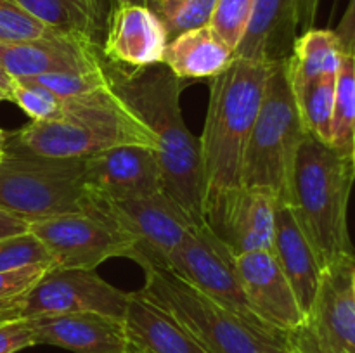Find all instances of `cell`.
<instances>
[{"instance_id": "obj_1", "label": "cell", "mask_w": 355, "mask_h": 353, "mask_svg": "<svg viewBox=\"0 0 355 353\" xmlns=\"http://www.w3.org/2000/svg\"><path fill=\"white\" fill-rule=\"evenodd\" d=\"M103 69L111 90L148 125L158 141L156 154L163 173V190L191 224L205 227L200 138L187 130L180 111L184 80L163 62L125 68L103 59Z\"/></svg>"}, {"instance_id": "obj_2", "label": "cell", "mask_w": 355, "mask_h": 353, "mask_svg": "<svg viewBox=\"0 0 355 353\" xmlns=\"http://www.w3.org/2000/svg\"><path fill=\"white\" fill-rule=\"evenodd\" d=\"M354 182V154L305 135L295 159L288 206L311 242L322 272L355 260L347 218Z\"/></svg>"}, {"instance_id": "obj_3", "label": "cell", "mask_w": 355, "mask_h": 353, "mask_svg": "<svg viewBox=\"0 0 355 353\" xmlns=\"http://www.w3.org/2000/svg\"><path fill=\"white\" fill-rule=\"evenodd\" d=\"M272 68L234 59L224 73L210 78V102L200 138L205 203L243 187V158Z\"/></svg>"}, {"instance_id": "obj_4", "label": "cell", "mask_w": 355, "mask_h": 353, "mask_svg": "<svg viewBox=\"0 0 355 353\" xmlns=\"http://www.w3.org/2000/svg\"><path fill=\"white\" fill-rule=\"evenodd\" d=\"M64 100V113L54 121H31L9 134L19 147L45 158L85 159L116 145L158 149L148 125L111 87Z\"/></svg>"}, {"instance_id": "obj_5", "label": "cell", "mask_w": 355, "mask_h": 353, "mask_svg": "<svg viewBox=\"0 0 355 353\" xmlns=\"http://www.w3.org/2000/svg\"><path fill=\"white\" fill-rule=\"evenodd\" d=\"M142 293L168 311L208 353H291L293 334L248 320L166 266H148Z\"/></svg>"}, {"instance_id": "obj_6", "label": "cell", "mask_w": 355, "mask_h": 353, "mask_svg": "<svg viewBox=\"0 0 355 353\" xmlns=\"http://www.w3.org/2000/svg\"><path fill=\"white\" fill-rule=\"evenodd\" d=\"M305 135L286 59L274 64L267 80L243 158V187L269 194L277 204H290L295 159Z\"/></svg>"}, {"instance_id": "obj_7", "label": "cell", "mask_w": 355, "mask_h": 353, "mask_svg": "<svg viewBox=\"0 0 355 353\" xmlns=\"http://www.w3.org/2000/svg\"><path fill=\"white\" fill-rule=\"evenodd\" d=\"M85 159L45 158L7 138L0 154V210L26 221L85 213Z\"/></svg>"}, {"instance_id": "obj_8", "label": "cell", "mask_w": 355, "mask_h": 353, "mask_svg": "<svg viewBox=\"0 0 355 353\" xmlns=\"http://www.w3.org/2000/svg\"><path fill=\"white\" fill-rule=\"evenodd\" d=\"M85 213L103 218L130 235L137 248L135 262L142 270L165 266L170 255L196 227L165 190L139 197H106L89 190Z\"/></svg>"}, {"instance_id": "obj_9", "label": "cell", "mask_w": 355, "mask_h": 353, "mask_svg": "<svg viewBox=\"0 0 355 353\" xmlns=\"http://www.w3.org/2000/svg\"><path fill=\"white\" fill-rule=\"evenodd\" d=\"M55 266L96 270L110 258L137 260L135 241L110 221L89 213H69L30 221Z\"/></svg>"}, {"instance_id": "obj_10", "label": "cell", "mask_w": 355, "mask_h": 353, "mask_svg": "<svg viewBox=\"0 0 355 353\" xmlns=\"http://www.w3.org/2000/svg\"><path fill=\"white\" fill-rule=\"evenodd\" d=\"M165 266L234 314L262 324L239 282L236 256L207 227H193Z\"/></svg>"}, {"instance_id": "obj_11", "label": "cell", "mask_w": 355, "mask_h": 353, "mask_svg": "<svg viewBox=\"0 0 355 353\" xmlns=\"http://www.w3.org/2000/svg\"><path fill=\"white\" fill-rule=\"evenodd\" d=\"M130 293L111 286L96 270L52 266L28 296L23 318L99 314L123 320Z\"/></svg>"}, {"instance_id": "obj_12", "label": "cell", "mask_w": 355, "mask_h": 353, "mask_svg": "<svg viewBox=\"0 0 355 353\" xmlns=\"http://www.w3.org/2000/svg\"><path fill=\"white\" fill-rule=\"evenodd\" d=\"M276 206L274 197L260 190H225L205 203V227L234 256L272 249Z\"/></svg>"}, {"instance_id": "obj_13", "label": "cell", "mask_w": 355, "mask_h": 353, "mask_svg": "<svg viewBox=\"0 0 355 353\" xmlns=\"http://www.w3.org/2000/svg\"><path fill=\"white\" fill-rule=\"evenodd\" d=\"M354 263L350 260L322 272L318 296L305 325L293 334L295 343L315 353H355Z\"/></svg>"}, {"instance_id": "obj_14", "label": "cell", "mask_w": 355, "mask_h": 353, "mask_svg": "<svg viewBox=\"0 0 355 353\" xmlns=\"http://www.w3.org/2000/svg\"><path fill=\"white\" fill-rule=\"evenodd\" d=\"M236 270L246 300L262 324L286 334L304 327L307 317L272 249L236 256Z\"/></svg>"}, {"instance_id": "obj_15", "label": "cell", "mask_w": 355, "mask_h": 353, "mask_svg": "<svg viewBox=\"0 0 355 353\" xmlns=\"http://www.w3.org/2000/svg\"><path fill=\"white\" fill-rule=\"evenodd\" d=\"M0 66L14 80L97 71L101 69V45L64 33L26 42H0Z\"/></svg>"}, {"instance_id": "obj_16", "label": "cell", "mask_w": 355, "mask_h": 353, "mask_svg": "<svg viewBox=\"0 0 355 353\" xmlns=\"http://www.w3.org/2000/svg\"><path fill=\"white\" fill-rule=\"evenodd\" d=\"M89 190L106 197H139L163 192V173L156 149L116 145L85 158Z\"/></svg>"}, {"instance_id": "obj_17", "label": "cell", "mask_w": 355, "mask_h": 353, "mask_svg": "<svg viewBox=\"0 0 355 353\" xmlns=\"http://www.w3.org/2000/svg\"><path fill=\"white\" fill-rule=\"evenodd\" d=\"M168 37L155 12L146 6L116 3L106 23L101 55L125 68L162 62Z\"/></svg>"}, {"instance_id": "obj_18", "label": "cell", "mask_w": 355, "mask_h": 353, "mask_svg": "<svg viewBox=\"0 0 355 353\" xmlns=\"http://www.w3.org/2000/svg\"><path fill=\"white\" fill-rule=\"evenodd\" d=\"M300 28V0H255L236 59L279 64L293 54Z\"/></svg>"}, {"instance_id": "obj_19", "label": "cell", "mask_w": 355, "mask_h": 353, "mask_svg": "<svg viewBox=\"0 0 355 353\" xmlns=\"http://www.w3.org/2000/svg\"><path fill=\"white\" fill-rule=\"evenodd\" d=\"M37 345H52L73 353H125L123 320L99 314H64L33 318Z\"/></svg>"}, {"instance_id": "obj_20", "label": "cell", "mask_w": 355, "mask_h": 353, "mask_svg": "<svg viewBox=\"0 0 355 353\" xmlns=\"http://www.w3.org/2000/svg\"><path fill=\"white\" fill-rule=\"evenodd\" d=\"M123 324L128 339L125 353H208L142 289L130 293Z\"/></svg>"}, {"instance_id": "obj_21", "label": "cell", "mask_w": 355, "mask_h": 353, "mask_svg": "<svg viewBox=\"0 0 355 353\" xmlns=\"http://www.w3.org/2000/svg\"><path fill=\"white\" fill-rule=\"evenodd\" d=\"M272 253L307 317L321 286L322 266L288 204L276 206Z\"/></svg>"}, {"instance_id": "obj_22", "label": "cell", "mask_w": 355, "mask_h": 353, "mask_svg": "<svg viewBox=\"0 0 355 353\" xmlns=\"http://www.w3.org/2000/svg\"><path fill=\"white\" fill-rule=\"evenodd\" d=\"M234 51L208 26L172 38L163 52V64L180 80H210L234 62Z\"/></svg>"}, {"instance_id": "obj_23", "label": "cell", "mask_w": 355, "mask_h": 353, "mask_svg": "<svg viewBox=\"0 0 355 353\" xmlns=\"http://www.w3.org/2000/svg\"><path fill=\"white\" fill-rule=\"evenodd\" d=\"M342 57V45L335 31L315 28L304 31L295 42L293 54L288 59V73L293 90L304 89L324 75H336Z\"/></svg>"}, {"instance_id": "obj_24", "label": "cell", "mask_w": 355, "mask_h": 353, "mask_svg": "<svg viewBox=\"0 0 355 353\" xmlns=\"http://www.w3.org/2000/svg\"><path fill=\"white\" fill-rule=\"evenodd\" d=\"M24 10L58 33L99 44L103 14L99 0H16Z\"/></svg>"}, {"instance_id": "obj_25", "label": "cell", "mask_w": 355, "mask_h": 353, "mask_svg": "<svg viewBox=\"0 0 355 353\" xmlns=\"http://www.w3.org/2000/svg\"><path fill=\"white\" fill-rule=\"evenodd\" d=\"M335 83L336 75H324L304 89L293 90L305 130L324 144H331Z\"/></svg>"}, {"instance_id": "obj_26", "label": "cell", "mask_w": 355, "mask_h": 353, "mask_svg": "<svg viewBox=\"0 0 355 353\" xmlns=\"http://www.w3.org/2000/svg\"><path fill=\"white\" fill-rule=\"evenodd\" d=\"M331 147L354 154L355 147V55L343 54L336 73Z\"/></svg>"}, {"instance_id": "obj_27", "label": "cell", "mask_w": 355, "mask_h": 353, "mask_svg": "<svg viewBox=\"0 0 355 353\" xmlns=\"http://www.w3.org/2000/svg\"><path fill=\"white\" fill-rule=\"evenodd\" d=\"M217 0H149L148 7L166 30L168 42L186 31L208 26Z\"/></svg>"}, {"instance_id": "obj_28", "label": "cell", "mask_w": 355, "mask_h": 353, "mask_svg": "<svg viewBox=\"0 0 355 353\" xmlns=\"http://www.w3.org/2000/svg\"><path fill=\"white\" fill-rule=\"evenodd\" d=\"M54 265V262L37 263L9 272H0V322L23 318L28 296L38 280Z\"/></svg>"}, {"instance_id": "obj_29", "label": "cell", "mask_w": 355, "mask_h": 353, "mask_svg": "<svg viewBox=\"0 0 355 353\" xmlns=\"http://www.w3.org/2000/svg\"><path fill=\"white\" fill-rule=\"evenodd\" d=\"M10 100L16 102L31 121H54L64 113V100L31 80H16Z\"/></svg>"}, {"instance_id": "obj_30", "label": "cell", "mask_w": 355, "mask_h": 353, "mask_svg": "<svg viewBox=\"0 0 355 353\" xmlns=\"http://www.w3.org/2000/svg\"><path fill=\"white\" fill-rule=\"evenodd\" d=\"M255 0H217L211 12L210 28L232 48L239 45L248 30Z\"/></svg>"}, {"instance_id": "obj_31", "label": "cell", "mask_w": 355, "mask_h": 353, "mask_svg": "<svg viewBox=\"0 0 355 353\" xmlns=\"http://www.w3.org/2000/svg\"><path fill=\"white\" fill-rule=\"evenodd\" d=\"M58 31L24 10L16 0H0V42H26L49 37Z\"/></svg>"}, {"instance_id": "obj_32", "label": "cell", "mask_w": 355, "mask_h": 353, "mask_svg": "<svg viewBox=\"0 0 355 353\" xmlns=\"http://www.w3.org/2000/svg\"><path fill=\"white\" fill-rule=\"evenodd\" d=\"M49 262H54V258L44 242L35 237L30 230L12 237L0 239V272Z\"/></svg>"}, {"instance_id": "obj_33", "label": "cell", "mask_w": 355, "mask_h": 353, "mask_svg": "<svg viewBox=\"0 0 355 353\" xmlns=\"http://www.w3.org/2000/svg\"><path fill=\"white\" fill-rule=\"evenodd\" d=\"M38 85L45 87L61 99H73L82 97L87 93L97 92L110 87L106 75L103 69V59H101V69L90 73H54V75L37 76V78H26Z\"/></svg>"}, {"instance_id": "obj_34", "label": "cell", "mask_w": 355, "mask_h": 353, "mask_svg": "<svg viewBox=\"0 0 355 353\" xmlns=\"http://www.w3.org/2000/svg\"><path fill=\"white\" fill-rule=\"evenodd\" d=\"M35 345L33 318L0 322V353H17Z\"/></svg>"}, {"instance_id": "obj_35", "label": "cell", "mask_w": 355, "mask_h": 353, "mask_svg": "<svg viewBox=\"0 0 355 353\" xmlns=\"http://www.w3.org/2000/svg\"><path fill=\"white\" fill-rule=\"evenodd\" d=\"M333 31H335V35L338 37L343 54L355 55V0H350L345 14H343V17L340 19L336 30Z\"/></svg>"}, {"instance_id": "obj_36", "label": "cell", "mask_w": 355, "mask_h": 353, "mask_svg": "<svg viewBox=\"0 0 355 353\" xmlns=\"http://www.w3.org/2000/svg\"><path fill=\"white\" fill-rule=\"evenodd\" d=\"M30 230V221L16 217L6 210H0V239L12 237V235L24 234Z\"/></svg>"}, {"instance_id": "obj_37", "label": "cell", "mask_w": 355, "mask_h": 353, "mask_svg": "<svg viewBox=\"0 0 355 353\" xmlns=\"http://www.w3.org/2000/svg\"><path fill=\"white\" fill-rule=\"evenodd\" d=\"M14 85H16V80H14L12 76H10L9 73H7L6 69L0 66V89H2L3 92L9 93V97H10V92H12Z\"/></svg>"}, {"instance_id": "obj_38", "label": "cell", "mask_w": 355, "mask_h": 353, "mask_svg": "<svg viewBox=\"0 0 355 353\" xmlns=\"http://www.w3.org/2000/svg\"><path fill=\"white\" fill-rule=\"evenodd\" d=\"M116 3H132V6H146L148 7L149 0H114Z\"/></svg>"}, {"instance_id": "obj_39", "label": "cell", "mask_w": 355, "mask_h": 353, "mask_svg": "<svg viewBox=\"0 0 355 353\" xmlns=\"http://www.w3.org/2000/svg\"><path fill=\"white\" fill-rule=\"evenodd\" d=\"M7 138H9V134H7V132H3L2 128H0V154H2L3 149H6Z\"/></svg>"}, {"instance_id": "obj_40", "label": "cell", "mask_w": 355, "mask_h": 353, "mask_svg": "<svg viewBox=\"0 0 355 353\" xmlns=\"http://www.w3.org/2000/svg\"><path fill=\"white\" fill-rule=\"evenodd\" d=\"M293 343H295V338H293ZM293 353H315V352H312V350H309V348H305V346H300L298 343H295Z\"/></svg>"}, {"instance_id": "obj_41", "label": "cell", "mask_w": 355, "mask_h": 353, "mask_svg": "<svg viewBox=\"0 0 355 353\" xmlns=\"http://www.w3.org/2000/svg\"><path fill=\"white\" fill-rule=\"evenodd\" d=\"M2 100H10V97H9V93L3 92V90L0 89V102H2Z\"/></svg>"}, {"instance_id": "obj_42", "label": "cell", "mask_w": 355, "mask_h": 353, "mask_svg": "<svg viewBox=\"0 0 355 353\" xmlns=\"http://www.w3.org/2000/svg\"><path fill=\"white\" fill-rule=\"evenodd\" d=\"M352 294H354V300H355V263H354V269H352Z\"/></svg>"}, {"instance_id": "obj_43", "label": "cell", "mask_w": 355, "mask_h": 353, "mask_svg": "<svg viewBox=\"0 0 355 353\" xmlns=\"http://www.w3.org/2000/svg\"><path fill=\"white\" fill-rule=\"evenodd\" d=\"M354 168H355V149H354Z\"/></svg>"}, {"instance_id": "obj_44", "label": "cell", "mask_w": 355, "mask_h": 353, "mask_svg": "<svg viewBox=\"0 0 355 353\" xmlns=\"http://www.w3.org/2000/svg\"><path fill=\"white\" fill-rule=\"evenodd\" d=\"M293 348H295V346H293ZM291 353H293V352H291Z\"/></svg>"}, {"instance_id": "obj_45", "label": "cell", "mask_w": 355, "mask_h": 353, "mask_svg": "<svg viewBox=\"0 0 355 353\" xmlns=\"http://www.w3.org/2000/svg\"><path fill=\"white\" fill-rule=\"evenodd\" d=\"M354 149H355V147H354Z\"/></svg>"}]
</instances>
